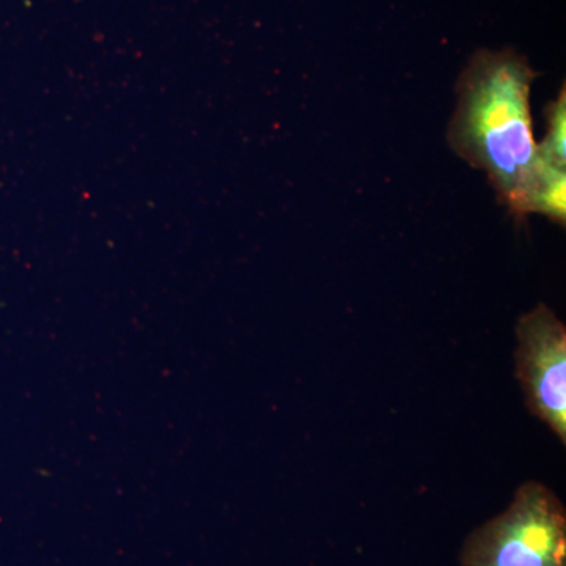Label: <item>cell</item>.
Listing matches in <instances>:
<instances>
[{
  "label": "cell",
  "mask_w": 566,
  "mask_h": 566,
  "mask_svg": "<svg viewBox=\"0 0 566 566\" xmlns=\"http://www.w3.org/2000/svg\"><path fill=\"white\" fill-rule=\"evenodd\" d=\"M536 73L515 50H480L460 74L447 142L463 161L486 174L499 200L527 216L539 151L531 114Z\"/></svg>",
  "instance_id": "obj_1"
},
{
  "label": "cell",
  "mask_w": 566,
  "mask_h": 566,
  "mask_svg": "<svg viewBox=\"0 0 566 566\" xmlns=\"http://www.w3.org/2000/svg\"><path fill=\"white\" fill-rule=\"evenodd\" d=\"M547 133L545 140L538 144V151L547 161L566 167V91L562 87L557 98L546 109Z\"/></svg>",
  "instance_id": "obj_5"
},
{
  "label": "cell",
  "mask_w": 566,
  "mask_h": 566,
  "mask_svg": "<svg viewBox=\"0 0 566 566\" xmlns=\"http://www.w3.org/2000/svg\"><path fill=\"white\" fill-rule=\"evenodd\" d=\"M546 216L551 221L565 227L566 222V172L565 167L547 161L539 155L538 164L527 196V216Z\"/></svg>",
  "instance_id": "obj_4"
},
{
  "label": "cell",
  "mask_w": 566,
  "mask_h": 566,
  "mask_svg": "<svg viewBox=\"0 0 566 566\" xmlns=\"http://www.w3.org/2000/svg\"><path fill=\"white\" fill-rule=\"evenodd\" d=\"M460 566H566L565 505L543 483H524L501 515L465 538Z\"/></svg>",
  "instance_id": "obj_2"
},
{
  "label": "cell",
  "mask_w": 566,
  "mask_h": 566,
  "mask_svg": "<svg viewBox=\"0 0 566 566\" xmlns=\"http://www.w3.org/2000/svg\"><path fill=\"white\" fill-rule=\"evenodd\" d=\"M516 378L527 408L566 442V329L545 304L516 326Z\"/></svg>",
  "instance_id": "obj_3"
}]
</instances>
